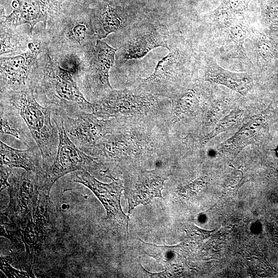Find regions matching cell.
<instances>
[{"mask_svg": "<svg viewBox=\"0 0 278 278\" xmlns=\"http://www.w3.org/2000/svg\"><path fill=\"white\" fill-rule=\"evenodd\" d=\"M116 51V49L101 40H97L90 47L84 86L93 94L102 97L113 90L109 82V72L114 63Z\"/></svg>", "mask_w": 278, "mask_h": 278, "instance_id": "7", "label": "cell"}, {"mask_svg": "<svg viewBox=\"0 0 278 278\" xmlns=\"http://www.w3.org/2000/svg\"><path fill=\"white\" fill-rule=\"evenodd\" d=\"M63 1L14 0L12 3L14 10L9 15L3 16V25L16 27L27 24L31 32L38 23L42 22L45 27L48 19L59 11Z\"/></svg>", "mask_w": 278, "mask_h": 278, "instance_id": "10", "label": "cell"}, {"mask_svg": "<svg viewBox=\"0 0 278 278\" xmlns=\"http://www.w3.org/2000/svg\"><path fill=\"white\" fill-rule=\"evenodd\" d=\"M66 37L72 43L78 45H93V40L96 39L92 23L83 22L71 24L66 31Z\"/></svg>", "mask_w": 278, "mask_h": 278, "instance_id": "18", "label": "cell"}, {"mask_svg": "<svg viewBox=\"0 0 278 278\" xmlns=\"http://www.w3.org/2000/svg\"><path fill=\"white\" fill-rule=\"evenodd\" d=\"M1 134L11 135L28 148L37 145L24 120L10 104L1 101Z\"/></svg>", "mask_w": 278, "mask_h": 278, "instance_id": "16", "label": "cell"}, {"mask_svg": "<svg viewBox=\"0 0 278 278\" xmlns=\"http://www.w3.org/2000/svg\"><path fill=\"white\" fill-rule=\"evenodd\" d=\"M52 117L58 130L59 144L55 159L42 177L41 189L48 196L53 184L62 176L75 171H91L99 165L98 158L88 155L71 141L65 130L63 117L54 112Z\"/></svg>", "mask_w": 278, "mask_h": 278, "instance_id": "3", "label": "cell"}, {"mask_svg": "<svg viewBox=\"0 0 278 278\" xmlns=\"http://www.w3.org/2000/svg\"><path fill=\"white\" fill-rule=\"evenodd\" d=\"M11 169L6 165H1V190L10 185L8 178L11 173Z\"/></svg>", "mask_w": 278, "mask_h": 278, "instance_id": "25", "label": "cell"}, {"mask_svg": "<svg viewBox=\"0 0 278 278\" xmlns=\"http://www.w3.org/2000/svg\"><path fill=\"white\" fill-rule=\"evenodd\" d=\"M229 37L231 41L243 53V44L246 37V32L242 27L239 24L232 25L229 28Z\"/></svg>", "mask_w": 278, "mask_h": 278, "instance_id": "20", "label": "cell"}, {"mask_svg": "<svg viewBox=\"0 0 278 278\" xmlns=\"http://www.w3.org/2000/svg\"><path fill=\"white\" fill-rule=\"evenodd\" d=\"M1 165L10 168H22L27 171L43 175L45 170L41 166L43 162L38 146L25 150L13 148L1 141Z\"/></svg>", "mask_w": 278, "mask_h": 278, "instance_id": "14", "label": "cell"}, {"mask_svg": "<svg viewBox=\"0 0 278 278\" xmlns=\"http://www.w3.org/2000/svg\"><path fill=\"white\" fill-rule=\"evenodd\" d=\"M62 117L67 135L82 151L93 146L113 129L112 121L98 119L93 113L83 112L75 117Z\"/></svg>", "mask_w": 278, "mask_h": 278, "instance_id": "9", "label": "cell"}, {"mask_svg": "<svg viewBox=\"0 0 278 278\" xmlns=\"http://www.w3.org/2000/svg\"><path fill=\"white\" fill-rule=\"evenodd\" d=\"M132 22L117 9L107 5L92 23L97 40L106 38L113 32H117L131 26Z\"/></svg>", "mask_w": 278, "mask_h": 278, "instance_id": "17", "label": "cell"}, {"mask_svg": "<svg viewBox=\"0 0 278 278\" xmlns=\"http://www.w3.org/2000/svg\"><path fill=\"white\" fill-rule=\"evenodd\" d=\"M239 115L240 114H238V113H234L233 114V115H230L228 116V118L225 119V120H224L223 121L219 124L214 131L210 134L209 135V138L213 137L217 133H219V132L226 129L227 128L230 127L231 125L234 124Z\"/></svg>", "mask_w": 278, "mask_h": 278, "instance_id": "24", "label": "cell"}, {"mask_svg": "<svg viewBox=\"0 0 278 278\" xmlns=\"http://www.w3.org/2000/svg\"><path fill=\"white\" fill-rule=\"evenodd\" d=\"M29 40L25 36L14 34L1 30V56L24 49L28 46Z\"/></svg>", "mask_w": 278, "mask_h": 278, "instance_id": "19", "label": "cell"}, {"mask_svg": "<svg viewBox=\"0 0 278 278\" xmlns=\"http://www.w3.org/2000/svg\"><path fill=\"white\" fill-rule=\"evenodd\" d=\"M41 175L26 171L20 176L13 177L9 186L11 197L9 209L17 217H30L33 202L37 197L38 182Z\"/></svg>", "mask_w": 278, "mask_h": 278, "instance_id": "13", "label": "cell"}, {"mask_svg": "<svg viewBox=\"0 0 278 278\" xmlns=\"http://www.w3.org/2000/svg\"><path fill=\"white\" fill-rule=\"evenodd\" d=\"M169 53L158 62L154 72L148 77L139 79L142 87L155 92L168 94L183 65V57L179 49L171 42Z\"/></svg>", "mask_w": 278, "mask_h": 278, "instance_id": "12", "label": "cell"}, {"mask_svg": "<svg viewBox=\"0 0 278 278\" xmlns=\"http://www.w3.org/2000/svg\"><path fill=\"white\" fill-rule=\"evenodd\" d=\"M168 176L167 173L159 169H137L126 174L124 190L129 214L139 204H146L155 197L162 198L161 192Z\"/></svg>", "mask_w": 278, "mask_h": 278, "instance_id": "8", "label": "cell"}, {"mask_svg": "<svg viewBox=\"0 0 278 278\" xmlns=\"http://www.w3.org/2000/svg\"><path fill=\"white\" fill-rule=\"evenodd\" d=\"M154 97L143 90L116 91L112 90L92 103L94 112L99 117L119 116L126 109H137L149 106Z\"/></svg>", "mask_w": 278, "mask_h": 278, "instance_id": "11", "label": "cell"}, {"mask_svg": "<svg viewBox=\"0 0 278 278\" xmlns=\"http://www.w3.org/2000/svg\"><path fill=\"white\" fill-rule=\"evenodd\" d=\"M34 87L18 91L1 92V101L14 107L26 123L37 145L40 149L46 170L53 164L59 144L58 130L51 120L53 110L43 107L37 101Z\"/></svg>", "mask_w": 278, "mask_h": 278, "instance_id": "1", "label": "cell"}, {"mask_svg": "<svg viewBox=\"0 0 278 278\" xmlns=\"http://www.w3.org/2000/svg\"><path fill=\"white\" fill-rule=\"evenodd\" d=\"M1 269L9 277H30L26 272L18 271L11 267L2 257H1Z\"/></svg>", "mask_w": 278, "mask_h": 278, "instance_id": "23", "label": "cell"}, {"mask_svg": "<svg viewBox=\"0 0 278 278\" xmlns=\"http://www.w3.org/2000/svg\"><path fill=\"white\" fill-rule=\"evenodd\" d=\"M41 79L36 86L44 102L62 117H75L94 108L80 91L73 75L49 54Z\"/></svg>", "mask_w": 278, "mask_h": 278, "instance_id": "2", "label": "cell"}, {"mask_svg": "<svg viewBox=\"0 0 278 278\" xmlns=\"http://www.w3.org/2000/svg\"><path fill=\"white\" fill-rule=\"evenodd\" d=\"M245 0H225L221 7L217 9V14L227 12L239 13L246 7Z\"/></svg>", "mask_w": 278, "mask_h": 278, "instance_id": "21", "label": "cell"}, {"mask_svg": "<svg viewBox=\"0 0 278 278\" xmlns=\"http://www.w3.org/2000/svg\"><path fill=\"white\" fill-rule=\"evenodd\" d=\"M101 171L103 175L112 180L111 183L106 184L99 182L87 170L78 171L73 181L90 188L106 210V218L116 220L123 227L127 234L129 219L123 212L120 203L121 192L124 188L123 181L113 177L109 169Z\"/></svg>", "mask_w": 278, "mask_h": 278, "instance_id": "6", "label": "cell"}, {"mask_svg": "<svg viewBox=\"0 0 278 278\" xmlns=\"http://www.w3.org/2000/svg\"><path fill=\"white\" fill-rule=\"evenodd\" d=\"M40 51V41L30 42L26 51L1 58V92L36 89L38 81L34 71Z\"/></svg>", "mask_w": 278, "mask_h": 278, "instance_id": "4", "label": "cell"}, {"mask_svg": "<svg viewBox=\"0 0 278 278\" xmlns=\"http://www.w3.org/2000/svg\"><path fill=\"white\" fill-rule=\"evenodd\" d=\"M205 78L210 82L225 85L242 95H247L253 84L252 78L248 74L224 70L214 61L207 64Z\"/></svg>", "mask_w": 278, "mask_h": 278, "instance_id": "15", "label": "cell"}, {"mask_svg": "<svg viewBox=\"0 0 278 278\" xmlns=\"http://www.w3.org/2000/svg\"><path fill=\"white\" fill-rule=\"evenodd\" d=\"M62 64L60 66L64 69L70 72L72 75L76 74L80 71V65L76 57L68 56L62 61Z\"/></svg>", "mask_w": 278, "mask_h": 278, "instance_id": "22", "label": "cell"}, {"mask_svg": "<svg viewBox=\"0 0 278 278\" xmlns=\"http://www.w3.org/2000/svg\"><path fill=\"white\" fill-rule=\"evenodd\" d=\"M171 42L168 31L164 25L153 22L137 24L118 50V60L121 63L140 59L159 46L168 48Z\"/></svg>", "mask_w": 278, "mask_h": 278, "instance_id": "5", "label": "cell"}]
</instances>
